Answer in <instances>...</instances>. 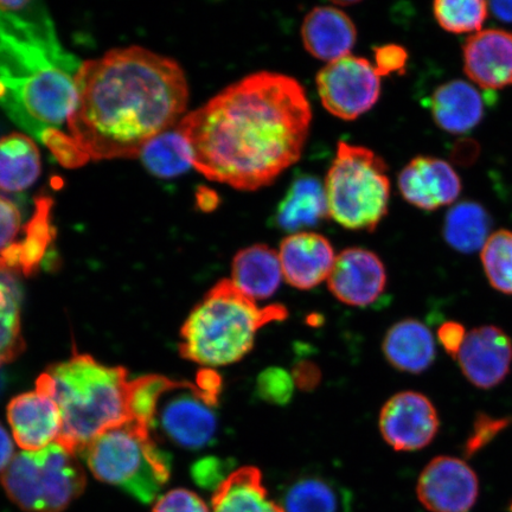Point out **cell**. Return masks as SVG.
<instances>
[{"label": "cell", "instance_id": "7", "mask_svg": "<svg viewBox=\"0 0 512 512\" xmlns=\"http://www.w3.org/2000/svg\"><path fill=\"white\" fill-rule=\"evenodd\" d=\"M388 165L368 147L339 142L324 181L329 217L349 230L374 232L388 214Z\"/></svg>", "mask_w": 512, "mask_h": 512}, {"label": "cell", "instance_id": "22", "mask_svg": "<svg viewBox=\"0 0 512 512\" xmlns=\"http://www.w3.org/2000/svg\"><path fill=\"white\" fill-rule=\"evenodd\" d=\"M324 183L315 176L299 177L288 188L275 211L274 224L290 234L307 232L328 219Z\"/></svg>", "mask_w": 512, "mask_h": 512}, {"label": "cell", "instance_id": "17", "mask_svg": "<svg viewBox=\"0 0 512 512\" xmlns=\"http://www.w3.org/2000/svg\"><path fill=\"white\" fill-rule=\"evenodd\" d=\"M464 72L486 91L512 86V32L488 29L467 38L463 48Z\"/></svg>", "mask_w": 512, "mask_h": 512}, {"label": "cell", "instance_id": "23", "mask_svg": "<svg viewBox=\"0 0 512 512\" xmlns=\"http://www.w3.org/2000/svg\"><path fill=\"white\" fill-rule=\"evenodd\" d=\"M382 350L395 369L420 374L435 360V341L430 329L416 319L401 320L384 336Z\"/></svg>", "mask_w": 512, "mask_h": 512}, {"label": "cell", "instance_id": "12", "mask_svg": "<svg viewBox=\"0 0 512 512\" xmlns=\"http://www.w3.org/2000/svg\"><path fill=\"white\" fill-rule=\"evenodd\" d=\"M416 494L431 512H470L478 499L479 480L464 460L440 456L427 464Z\"/></svg>", "mask_w": 512, "mask_h": 512}, {"label": "cell", "instance_id": "35", "mask_svg": "<svg viewBox=\"0 0 512 512\" xmlns=\"http://www.w3.org/2000/svg\"><path fill=\"white\" fill-rule=\"evenodd\" d=\"M152 512H210L203 499L187 489L166 492L157 499Z\"/></svg>", "mask_w": 512, "mask_h": 512}, {"label": "cell", "instance_id": "29", "mask_svg": "<svg viewBox=\"0 0 512 512\" xmlns=\"http://www.w3.org/2000/svg\"><path fill=\"white\" fill-rule=\"evenodd\" d=\"M140 158L152 175L164 179L181 176L194 168L189 146L177 127L153 138L140 153Z\"/></svg>", "mask_w": 512, "mask_h": 512}, {"label": "cell", "instance_id": "21", "mask_svg": "<svg viewBox=\"0 0 512 512\" xmlns=\"http://www.w3.org/2000/svg\"><path fill=\"white\" fill-rule=\"evenodd\" d=\"M51 207L53 201L49 198L36 201L35 213L24 229V238L0 253V272L21 273L25 277L37 273L55 236L50 220Z\"/></svg>", "mask_w": 512, "mask_h": 512}, {"label": "cell", "instance_id": "2", "mask_svg": "<svg viewBox=\"0 0 512 512\" xmlns=\"http://www.w3.org/2000/svg\"><path fill=\"white\" fill-rule=\"evenodd\" d=\"M68 136L83 158H137L153 138L178 125L189 85L179 64L140 47L113 49L81 63Z\"/></svg>", "mask_w": 512, "mask_h": 512}, {"label": "cell", "instance_id": "39", "mask_svg": "<svg viewBox=\"0 0 512 512\" xmlns=\"http://www.w3.org/2000/svg\"><path fill=\"white\" fill-rule=\"evenodd\" d=\"M292 377L296 388L303 392H312L322 382V370L310 360L297 361L293 366Z\"/></svg>", "mask_w": 512, "mask_h": 512}, {"label": "cell", "instance_id": "6", "mask_svg": "<svg viewBox=\"0 0 512 512\" xmlns=\"http://www.w3.org/2000/svg\"><path fill=\"white\" fill-rule=\"evenodd\" d=\"M78 456L100 482L117 486L139 503L149 504L171 477V457L149 428L128 421L83 446Z\"/></svg>", "mask_w": 512, "mask_h": 512}, {"label": "cell", "instance_id": "41", "mask_svg": "<svg viewBox=\"0 0 512 512\" xmlns=\"http://www.w3.org/2000/svg\"><path fill=\"white\" fill-rule=\"evenodd\" d=\"M466 332L463 325L458 323H445L440 326L438 339L448 354L456 357L464 343Z\"/></svg>", "mask_w": 512, "mask_h": 512}, {"label": "cell", "instance_id": "42", "mask_svg": "<svg viewBox=\"0 0 512 512\" xmlns=\"http://www.w3.org/2000/svg\"><path fill=\"white\" fill-rule=\"evenodd\" d=\"M14 443H12L10 434L0 424V471H4L14 459Z\"/></svg>", "mask_w": 512, "mask_h": 512}, {"label": "cell", "instance_id": "26", "mask_svg": "<svg viewBox=\"0 0 512 512\" xmlns=\"http://www.w3.org/2000/svg\"><path fill=\"white\" fill-rule=\"evenodd\" d=\"M40 174L41 153L34 140L23 133L0 138V190H27Z\"/></svg>", "mask_w": 512, "mask_h": 512}, {"label": "cell", "instance_id": "3", "mask_svg": "<svg viewBox=\"0 0 512 512\" xmlns=\"http://www.w3.org/2000/svg\"><path fill=\"white\" fill-rule=\"evenodd\" d=\"M81 63L63 50L48 11L36 2H0V106L36 139L73 113Z\"/></svg>", "mask_w": 512, "mask_h": 512}, {"label": "cell", "instance_id": "43", "mask_svg": "<svg viewBox=\"0 0 512 512\" xmlns=\"http://www.w3.org/2000/svg\"><path fill=\"white\" fill-rule=\"evenodd\" d=\"M196 202L198 208L209 213V211H213L219 207L220 198L215 191L201 187L197 191Z\"/></svg>", "mask_w": 512, "mask_h": 512}, {"label": "cell", "instance_id": "9", "mask_svg": "<svg viewBox=\"0 0 512 512\" xmlns=\"http://www.w3.org/2000/svg\"><path fill=\"white\" fill-rule=\"evenodd\" d=\"M381 79L374 63L350 54L320 69L316 78L319 99L335 117L356 120L379 101Z\"/></svg>", "mask_w": 512, "mask_h": 512}, {"label": "cell", "instance_id": "40", "mask_svg": "<svg viewBox=\"0 0 512 512\" xmlns=\"http://www.w3.org/2000/svg\"><path fill=\"white\" fill-rule=\"evenodd\" d=\"M195 386L201 398L211 407L219 403L222 390V379L219 373L213 369H203L197 374Z\"/></svg>", "mask_w": 512, "mask_h": 512}, {"label": "cell", "instance_id": "34", "mask_svg": "<svg viewBox=\"0 0 512 512\" xmlns=\"http://www.w3.org/2000/svg\"><path fill=\"white\" fill-rule=\"evenodd\" d=\"M294 389L296 384L292 374L283 368H267L256 380V394L271 405H287L293 398Z\"/></svg>", "mask_w": 512, "mask_h": 512}, {"label": "cell", "instance_id": "30", "mask_svg": "<svg viewBox=\"0 0 512 512\" xmlns=\"http://www.w3.org/2000/svg\"><path fill=\"white\" fill-rule=\"evenodd\" d=\"M19 292L10 274L0 272V367L24 349Z\"/></svg>", "mask_w": 512, "mask_h": 512}, {"label": "cell", "instance_id": "31", "mask_svg": "<svg viewBox=\"0 0 512 512\" xmlns=\"http://www.w3.org/2000/svg\"><path fill=\"white\" fill-rule=\"evenodd\" d=\"M433 14L441 28L452 34L480 31L489 16V3L482 0H438Z\"/></svg>", "mask_w": 512, "mask_h": 512}, {"label": "cell", "instance_id": "25", "mask_svg": "<svg viewBox=\"0 0 512 512\" xmlns=\"http://www.w3.org/2000/svg\"><path fill=\"white\" fill-rule=\"evenodd\" d=\"M211 512H285L268 494L262 473L254 466L233 471L214 491Z\"/></svg>", "mask_w": 512, "mask_h": 512}, {"label": "cell", "instance_id": "36", "mask_svg": "<svg viewBox=\"0 0 512 512\" xmlns=\"http://www.w3.org/2000/svg\"><path fill=\"white\" fill-rule=\"evenodd\" d=\"M229 463L227 460H222L215 457H208L198 460L194 466H192L191 473L192 478L195 482L206 489L219 488L224 480L230 475L228 471Z\"/></svg>", "mask_w": 512, "mask_h": 512}, {"label": "cell", "instance_id": "27", "mask_svg": "<svg viewBox=\"0 0 512 512\" xmlns=\"http://www.w3.org/2000/svg\"><path fill=\"white\" fill-rule=\"evenodd\" d=\"M491 216L477 202L464 201L448 210L444 224L447 245L463 254L482 249L490 238Z\"/></svg>", "mask_w": 512, "mask_h": 512}, {"label": "cell", "instance_id": "14", "mask_svg": "<svg viewBox=\"0 0 512 512\" xmlns=\"http://www.w3.org/2000/svg\"><path fill=\"white\" fill-rule=\"evenodd\" d=\"M456 358L464 376L473 386L494 388L509 374L511 339L497 326H480L466 335Z\"/></svg>", "mask_w": 512, "mask_h": 512}, {"label": "cell", "instance_id": "33", "mask_svg": "<svg viewBox=\"0 0 512 512\" xmlns=\"http://www.w3.org/2000/svg\"><path fill=\"white\" fill-rule=\"evenodd\" d=\"M172 383L174 380L160 375H147L132 380L130 383L131 420L151 431L160 396L172 386Z\"/></svg>", "mask_w": 512, "mask_h": 512}, {"label": "cell", "instance_id": "19", "mask_svg": "<svg viewBox=\"0 0 512 512\" xmlns=\"http://www.w3.org/2000/svg\"><path fill=\"white\" fill-rule=\"evenodd\" d=\"M300 35L307 53L330 63L350 55L357 29L347 12L335 6H317L305 16Z\"/></svg>", "mask_w": 512, "mask_h": 512}, {"label": "cell", "instance_id": "4", "mask_svg": "<svg viewBox=\"0 0 512 512\" xmlns=\"http://www.w3.org/2000/svg\"><path fill=\"white\" fill-rule=\"evenodd\" d=\"M130 383L126 369L105 366L85 354L50 367L36 388L60 408L62 431L56 443L76 456L100 434L131 421Z\"/></svg>", "mask_w": 512, "mask_h": 512}, {"label": "cell", "instance_id": "8", "mask_svg": "<svg viewBox=\"0 0 512 512\" xmlns=\"http://www.w3.org/2000/svg\"><path fill=\"white\" fill-rule=\"evenodd\" d=\"M6 495L25 512H63L86 489L85 471L59 443L23 451L0 476Z\"/></svg>", "mask_w": 512, "mask_h": 512}, {"label": "cell", "instance_id": "20", "mask_svg": "<svg viewBox=\"0 0 512 512\" xmlns=\"http://www.w3.org/2000/svg\"><path fill=\"white\" fill-rule=\"evenodd\" d=\"M432 117L441 130L465 134L476 128L484 118L485 102L471 83L452 80L435 89L431 98Z\"/></svg>", "mask_w": 512, "mask_h": 512}, {"label": "cell", "instance_id": "16", "mask_svg": "<svg viewBox=\"0 0 512 512\" xmlns=\"http://www.w3.org/2000/svg\"><path fill=\"white\" fill-rule=\"evenodd\" d=\"M278 254L287 284L303 291L328 280L337 256L325 236L309 230L286 236Z\"/></svg>", "mask_w": 512, "mask_h": 512}, {"label": "cell", "instance_id": "32", "mask_svg": "<svg viewBox=\"0 0 512 512\" xmlns=\"http://www.w3.org/2000/svg\"><path fill=\"white\" fill-rule=\"evenodd\" d=\"M480 258L491 286L498 292L512 294V232L502 229L491 234Z\"/></svg>", "mask_w": 512, "mask_h": 512}, {"label": "cell", "instance_id": "10", "mask_svg": "<svg viewBox=\"0 0 512 512\" xmlns=\"http://www.w3.org/2000/svg\"><path fill=\"white\" fill-rule=\"evenodd\" d=\"M214 407L201 398L195 383L174 381L160 396L151 425L172 444L201 450L215 439L217 419Z\"/></svg>", "mask_w": 512, "mask_h": 512}, {"label": "cell", "instance_id": "38", "mask_svg": "<svg viewBox=\"0 0 512 512\" xmlns=\"http://www.w3.org/2000/svg\"><path fill=\"white\" fill-rule=\"evenodd\" d=\"M21 221L16 204L0 195V253L15 242Z\"/></svg>", "mask_w": 512, "mask_h": 512}, {"label": "cell", "instance_id": "18", "mask_svg": "<svg viewBox=\"0 0 512 512\" xmlns=\"http://www.w3.org/2000/svg\"><path fill=\"white\" fill-rule=\"evenodd\" d=\"M8 420L17 445L24 451L43 450L56 443L62 431L59 406L48 393L38 388L11 400Z\"/></svg>", "mask_w": 512, "mask_h": 512}, {"label": "cell", "instance_id": "1", "mask_svg": "<svg viewBox=\"0 0 512 512\" xmlns=\"http://www.w3.org/2000/svg\"><path fill=\"white\" fill-rule=\"evenodd\" d=\"M311 123L302 83L258 72L224 88L176 127L189 146L192 166L204 177L255 191L298 162Z\"/></svg>", "mask_w": 512, "mask_h": 512}, {"label": "cell", "instance_id": "37", "mask_svg": "<svg viewBox=\"0 0 512 512\" xmlns=\"http://www.w3.org/2000/svg\"><path fill=\"white\" fill-rule=\"evenodd\" d=\"M408 51L399 44H386L375 49L374 66L381 78L392 74H405Z\"/></svg>", "mask_w": 512, "mask_h": 512}, {"label": "cell", "instance_id": "5", "mask_svg": "<svg viewBox=\"0 0 512 512\" xmlns=\"http://www.w3.org/2000/svg\"><path fill=\"white\" fill-rule=\"evenodd\" d=\"M288 316L283 305L260 307L230 279L219 281L191 311L181 331V355L214 368L242 360L260 329Z\"/></svg>", "mask_w": 512, "mask_h": 512}, {"label": "cell", "instance_id": "44", "mask_svg": "<svg viewBox=\"0 0 512 512\" xmlns=\"http://www.w3.org/2000/svg\"><path fill=\"white\" fill-rule=\"evenodd\" d=\"M489 11L499 21L512 23V2H491L489 3Z\"/></svg>", "mask_w": 512, "mask_h": 512}, {"label": "cell", "instance_id": "28", "mask_svg": "<svg viewBox=\"0 0 512 512\" xmlns=\"http://www.w3.org/2000/svg\"><path fill=\"white\" fill-rule=\"evenodd\" d=\"M347 497L331 480L310 475L288 486L281 507L285 512H348Z\"/></svg>", "mask_w": 512, "mask_h": 512}, {"label": "cell", "instance_id": "11", "mask_svg": "<svg viewBox=\"0 0 512 512\" xmlns=\"http://www.w3.org/2000/svg\"><path fill=\"white\" fill-rule=\"evenodd\" d=\"M439 427V415L431 400L411 390L392 396L381 409L380 432L395 451L421 450L437 437Z\"/></svg>", "mask_w": 512, "mask_h": 512}, {"label": "cell", "instance_id": "24", "mask_svg": "<svg viewBox=\"0 0 512 512\" xmlns=\"http://www.w3.org/2000/svg\"><path fill=\"white\" fill-rule=\"evenodd\" d=\"M283 278L278 251L270 246L258 243L234 256L230 280L254 302L271 298Z\"/></svg>", "mask_w": 512, "mask_h": 512}, {"label": "cell", "instance_id": "13", "mask_svg": "<svg viewBox=\"0 0 512 512\" xmlns=\"http://www.w3.org/2000/svg\"><path fill=\"white\" fill-rule=\"evenodd\" d=\"M326 281L339 302L367 307L375 304L386 290L387 272L379 255L366 248L351 247L336 256Z\"/></svg>", "mask_w": 512, "mask_h": 512}, {"label": "cell", "instance_id": "15", "mask_svg": "<svg viewBox=\"0 0 512 512\" xmlns=\"http://www.w3.org/2000/svg\"><path fill=\"white\" fill-rule=\"evenodd\" d=\"M401 195L412 206L433 211L450 206L462 192V179L445 160L419 156L398 177Z\"/></svg>", "mask_w": 512, "mask_h": 512}]
</instances>
